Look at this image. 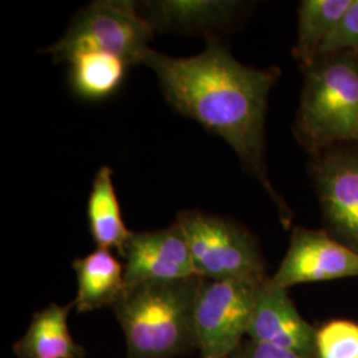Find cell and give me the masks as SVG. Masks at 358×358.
Here are the masks:
<instances>
[{"instance_id":"obj_17","label":"cell","mask_w":358,"mask_h":358,"mask_svg":"<svg viewBox=\"0 0 358 358\" xmlns=\"http://www.w3.org/2000/svg\"><path fill=\"white\" fill-rule=\"evenodd\" d=\"M317 358H358V324L333 320L317 329Z\"/></svg>"},{"instance_id":"obj_9","label":"cell","mask_w":358,"mask_h":358,"mask_svg":"<svg viewBox=\"0 0 358 358\" xmlns=\"http://www.w3.org/2000/svg\"><path fill=\"white\" fill-rule=\"evenodd\" d=\"M122 257L127 285L198 276L187 239L176 222L161 230L131 232Z\"/></svg>"},{"instance_id":"obj_7","label":"cell","mask_w":358,"mask_h":358,"mask_svg":"<svg viewBox=\"0 0 358 358\" xmlns=\"http://www.w3.org/2000/svg\"><path fill=\"white\" fill-rule=\"evenodd\" d=\"M308 170L325 231L358 254V142L338 143L309 157Z\"/></svg>"},{"instance_id":"obj_18","label":"cell","mask_w":358,"mask_h":358,"mask_svg":"<svg viewBox=\"0 0 358 358\" xmlns=\"http://www.w3.org/2000/svg\"><path fill=\"white\" fill-rule=\"evenodd\" d=\"M345 52H358V0H352L332 34L322 44L317 57Z\"/></svg>"},{"instance_id":"obj_19","label":"cell","mask_w":358,"mask_h":358,"mask_svg":"<svg viewBox=\"0 0 358 358\" xmlns=\"http://www.w3.org/2000/svg\"><path fill=\"white\" fill-rule=\"evenodd\" d=\"M227 358H301L292 352H288L278 346L257 343L251 338H244Z\"/></svg>"},{"instance_id":"obj_16","label":"cell","mask_w":358,"mask_h":358,"mask_svg":"<svg viewBox=\"0 0 358 358\" xmlns=\"http://www.w3.org/2000/svg\"><path fill=\"white\" fill-rule=\"evenodd\" d=\"M69 84L78 97L103 100L112 96L125 81L129 65L106 53H81L71 62Z\"/></svg>"},{"instance_id":"obj_5","label":"cell","mask_w":358,"mask_h":358,"mask_svg":"<svg viewBox=\"0 0 358 358\" xmlns=\"http://www.w3.org/2000/svg\"><path fill=\"white\" fill-rule=\"evenodd\" d=\"M176 223L187 239L199 278L268 280L259 241L236 220L201 210H183Z\"/></svg>"},{"instance_id":"obj_6","label":"cell","mask_w":358,"mask_h":358,"mask_svg":"<svg viewBox=\"0 0 358 358\" xmlns=\"http://www.w3.org/2000/svg\"><path fill=\"white\" fill-rule=\"evenodd\" d=\"M266 282L201 278L194 307L196 350L201 358H227L243 343L259 289Z\"/></svg>"},{"instance_id":"obj_8","label":"cell","mask_w":358,"mask_h":358,"mask_svg":"<svg viewBox=\"0 0 358 358\" xmlns=\"http://www.w3.org/2000/svg\"><path fill=\"white\" fill-rule=\"evenodd\" d=\"M358 278V254L325 230L294 227L287 254L269 278L276 287Z\"/></svg>"},{"instance_id":"obj_10","label":"cell","mask_w":358,"mask_h":358,"mask_svg":"<svg viewBox=\"0 0 358 358\" xmlns=\"http://www.w3.org/2000/svg\"><path fill=\"white\" fill-rule=\"evenodd\" d=\"M317 328L301 317L288 289L264 282L256 297L247 338L278 346L301 358H317Z\"/></svg>"},{"instance_id":"obj_14","label":"cell","mask_w":358,"mask_h":358,"mask_svg":"<svg viewBox=\"0 0 358 358\" xmlns=\"http://www.w3.org/2000/svg\"><path fill=\"white\" fill-rule=\"evenodd\" d=\"M90 231L97 248L115 250L122 256L131 231L128 230L113 185V170L101 166L96 173L88 199Z\"/></svg>"},{"instance_id":"obj_4","label":"cell","mask_w":358,"mask_h":358,"mask_svg":"<svg viewBox=\"0 0 358 358\" xmlns=\"http://www.w3.org/2000/svg\"><path fill=\"white\" fill-rule=\"evenodd\" d=\"M154 34L137 3L99 0L80 10L62 38L41 52L55 63H69L81 53H106L131 66L142 64Z\"/></svg>"},{"instance_id":"obj_12","label":"cell","mask_w":358,"mask_h":358,"mask_svg":"<svg viewBox=\"0 0 358 358\" xmlns=\"http://www.w3.org/2000/svg\"><path fill=\"white\" fill-rule=\"evenodd\" d=\"M73 301L65 306L52 303L35 312L24 336L13 346L17 358H85V349L73 340L68 316Z\"/></svg>"},{"instance_id":"obj_11","label":"cell","mask_w":358,"mask_h":358,"mask_svg":"<svg viewBox=\"0 0 358 358\" xmlns=\"http://www.w3.org/2000/svg\"><path fill=\"white\" fill-rule=\"evenodd\" d=\"M140 11L154 31L201 34L208 40L235 23L243 3L241 1H148Z\"/></svg>"},{"instance_id":"obj_1","label":"cell","mask_w":358,"mask_h":358,"mask_svg":"<svg viewBox=\"0 0 358 358\" xmlns=\"http://www.w3.org/2000/svg\"><path fill=\"white\" fill-rule=\"evenodd\" d=\"M142 64L153 71L167 103L178 113L230 145L288 227L294 211L276 192L266 162L268 99L280 69L242 64L217 38L207 40L205 51L192 57H171L149 48Z\"/></svg>"},{"instance_id":"obj_15","label":"cell","mask_w":358,"mask_h":358,"mask_svg":"<svg viewBox=\"0 0 358 358\" xmlns=\"http://www.w3.org/2000/svg\"><path fill=\"white\" fill-rule=\"evenodd\" d=\"M352 0H303L297 8V38L292 56L303 71L312 64Z\"/></svg>"},{"instance_id":"obj_3","label":"cell","mask_w":358,"mask_h":358,"mask_svg":"<svg viewBox=\"0 0 358 358\" xmlns=\"http://www.w3.org/2000/svg\"><path fill=\"white\" fill-rule=\"evenodd\" d=\"M304 73L292 125L309 157L334 145L358 142V52L317 57Z\"/></svg>"},{"instance_id":"obj_13","label":"cell","mask_w":358,"mask_h":358,"mask_svg":"<svg viewBox=\"0 0 358 358\" xmlns=\"http://www.w3.org/2000/svg\"><path fill=\"white\" fill-rule=\"evenodd\" d=\"M77 294L73 304L78 313L112 308L122 294L125 284L124 264L110 250L97 248L73 262Z\"/></svg>"},{"instance_id":"obj_2","label":"cell","mask_w":358,"mask_h":358,"mask_svg":"<svg viewBox=\"0 0 358 358\" xmlns=\"http://www.w3.org/2000/svg\"><path fill=\"white\" fill-rule=\"evenodd\" d=\"M201 278L127 285L115 306L128 358H176L196 349L194 307Z\"/></svg>"}]
</instances>
